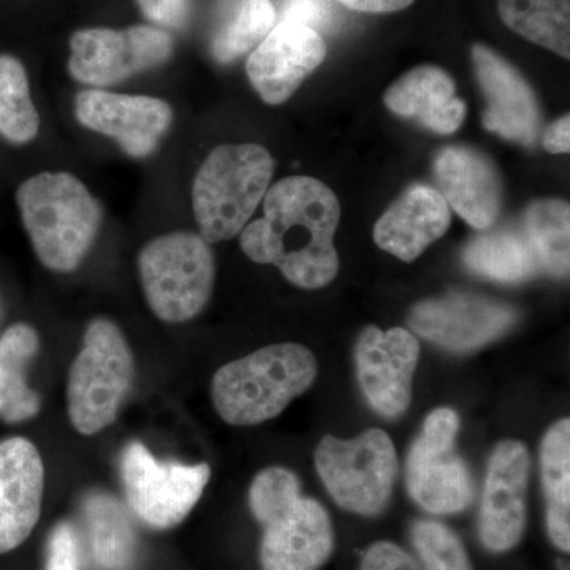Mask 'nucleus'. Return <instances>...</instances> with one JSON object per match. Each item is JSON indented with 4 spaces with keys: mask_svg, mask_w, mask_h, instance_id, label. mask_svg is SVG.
<instances>
[{
    "mask_svg": "<svg viewBox=\"0 0 570 570\" xmlns=\"http://www.w3.org/2000/svg\"><path fill=\"white\" fill-rule=\"evenodd\" d=\"M340 217V202L326 184L291 176L269 187L264 217L246 225L239 245L250 261L275 265L288 283L316 291L340 272L335 247Z\"/></svg>",
    "mask_w": 570,
    "mask_h": 570,
    "instance_id": "1",
    "label": "nucleus"
},
{
    "mask_svg": "<svg viewBox=\"0 0 570 570\" xmlns=\"http://www.w3.org/2000/svg\"><path fill=\"white\" fill-rule=\"evenodd\" d=\"M317 377V360L302 344L266 346L214 374L213 403L228 425L254 426L277 417Z\"/></svg>",
    "mask_w": 570,
    "mask_h": 570,
    "instance_id": "2",
    "label": "nucleus"
},
{
    "mask_svg": "<svg viewBox=\"0 0 570 570\" xmlns=\"http://www.w3.org/2000/svg\"><path fill=\"white\" fill-rule=\"evenodd\" d=\"M22 224L48 269L70 273L85 261L102 223V209L73 175L32 176L17 193Z\"/></svg>",
    "mask_w": 570,
    "mask_h": 570,
    "instance_id": "3",
    "label": "nucleus"
},
{
    "mask_svg": "<svg viewBox=\"0 0 570 570\" xmlns=\"http://www.w3.org/2000/svg\"><path fill=\"white\" fill-rule=\"evenodd\" d=\"M275 160L261 145L213 149L195 176L193 208L206 243L227 242L245 230L269 189Z\"/></svg>",
    "mask_w": 570,
    "mask_h": 570,
    "instance_id": "4",
    "label": "nucleus"
},
{
    "mask_svg": "<svg viewBox=\"0 0 570 570\" xmlns=\"http://www.w3.org/2000/svg\"><path fill=\"white\" fill-rule=\"evenodd\" d=\"M134 356L121 330L107 318L89 324L80 354L69 373V415L80 434L110 426L132 387Z\"/></svg>",
    "mask_w": 570,
    "mask_h": 570,
    "instance_id": "5",
    "label": "nucleus"
},
{
    "mask_svg": "<svg viewBox=\"0 0 570 570\" xmlns=\"http://www.w3.org/2000/svg\"><path fill=\"white\" fill-rule=\"evenodd\" d=\"M138 269L149 307L168 324L197 317L212 298L216 265L200 235L175 232L153 239L138 255Z\"/></svg>",
    "mask_w": 570,
    "mask_h": 570,
    "instance_id": "6",
    "label": "nucleus"
},
{
    "mask_svg": "<svg viewBox=\"0 0 570 570\" xmlns=\"http://www.w3.org/2000/svg\"><path fill=\"white\" fill-rule=\"evenodd\" d=\"M314 460L325 489L340 508L363 517L379 515L387 508L397 456L385 431L371 428L348 441L325 436Z\"/></svg>",
    "mask_w": 570,
    "mask_h": 570,
    "instance_id": "7",
    "label": "nucleus"
},
{
    "mask_svg": "<svg viewBox=\"0 0 570 570\" xmlns=\"http://www.w3.org/2000/svg\"><path fill=\"white\" fill-rule=\"evenodd\" d=\"M460 417L449 407L428 415L407 456L406 483L411 498L434 515H452L471 505L474 482L468 464L455 452Z\"/></svg>",
    "mask_w": 570,
    "mask_h": 570,
    "instance_id": "8",
    "label": "nucleus"
},
{
    "mask_svg": "<svg viewBox=\"0 0 570 570\" xmlns=\"http://www.w3.org/2000/svg\"><path fill=\"white\" fill-rule=\"evenodd\" d=\"M121 474L135 515L156 530H170L193 512L212 469L206 463H160L145 445L134 442L124 452Z\"/></svg>",
    "mask_w": 570,
    "mask_h": 570,
    "instance_id": "9",
    "label": "nucleus"
},
{
    "mask_svg": "<svg viewBox=\"0 0 570 570\" xmlns=\"http://www.w3.org/2000/svg\"><path fill=\"white\" fill-rule=\"evenodd\" d=\"M69 71L88 86L118 85L140 71L163 66L174 52V41L153 26L115 31L94 28L75 32L70 39Z\"/></svg>",
    "mask_w": 570,
    "mask_h": 570,
    "instance_id": "10",
    "label": "nucleus"
},
{
    "mask_svg": "<svg viewBox=\"0 0 570 570\" xmlns=\"http://www.w3.org/2000/svg\"><path fill=\"white\" fill-rule=\"evenodd\" d=\"M515 307L474 294H449L419 303L409 316L417 335L453 352L475 351L509 332Z\"/></svg>",
    "mask_w": 570,
    "mask_h": 570,
    "instance_id": "11",
    "label": "nucleus"
},
{
    "mask_svg": "<svg viewBox=\"0 0 570 570\" xmlns=\"http://www.w3.org/2000/svg\"><path fill=\"white\" fill-rule=\"evenodd\" d=\"M419 356L417 337L407 330L382 332L370 325L360 333L355 344L356 376L367 403L382 417H400L407 411Z\"/></svg>",
    "mask_w": 570,
    "mask_h": 570,
    "instance_id": "12",
    "label": "nucleus"
},
{
    "mask_svg": "<svg viewBox=\"0 0 570 570\" xmlns=\"http://www.w3.org/2000/svg\"><path fill=\"white\" fill-rule=\"evenodd\" d=\"M531 460L519 441L494 448L480 509V540L493 553L515 549L527 530V491Z\"/></svg>",
    "mask_w": 570,
    "mask_h": 570,
    "instance_id": "13",
    "label": "nucleus"
},
{
    "mask_svg": "<svg viewBox=\"0 0 570 570\" xmlns=\"http://www.w3.org/2000/svg\"><path fill=\"white\" fill-rule=\"evenodd\" d=\"M471 55L475 78L485 96L483 127L505 140L534 148L542 134V112L530 82L485 45H474Z\"/></svg>",
    "mask_w": 570,
    "mask_h": 570,
    "instance_id": "14",
    "label": "nucleus"
},
{
    "mask_svg": "<svg viewBox=\"0 0 570 570\" xmlns=\"http://www.w3.org/2000/svg\"><path fill=\"white\" fill-rule=\"evenodd\" d=\"M321 33L294 21H276L246 62L247 77L268 105L287 102L296 89L324 62Z\"/></svg>",
    "mask_w": 570,
    "mask_h": 570,
    "instance_id": "15",
    "label": "nucleus"
},
{
    "mask_svg": "<svg viewBox=\"0 0 570 570\" xmlns=\"http://www.w3.org/2000/svg\"><path fill=\"white\" fill-rule=\"evenodd\" d=\"M77 119L94 132L107 135L129 156H149L174 121V111L164 100L86 89L75 100Z\"/></svg>",
    "mask_w": 570,
    "mask_h": 570,
    "instance_id": "16",
    "label": "nucleus"
},
{
    "mask_svg": "<svg viewBox=\"0 0 570 570\" xmlns=\"http://www.w3.org/2000/svg\"><path fill=\"white\" fill-rule=\"evenodd\" d=\"M264 528L261 546L264 570H318L335 549L332 520L314 499H296Z\"/></svg>",
    "mask_w": 570,
    "mask_h": 570,
    "instance_id": "17",
    "label": "nucleus"
},
{
    "mask_svg": "<svg viewBox=\"0 0 570 570\" xmlns=\"http://www.w3.org/2000/svg\"><path fill=\"white\" fill-rule=\"evenodd\" d=\"M433 171L438 193L461 219L478 230H489L497 224L502 184L485 154L469 146H448L434 159Z\"/></svg>",
    "mask_w": 570,
    "mask_h": 570,
    "instance_id": "18",
    "label": "nucleus"
},
{
    "mask_svg": "<svg viewBox=\"0 0 570 570\" xmlns=\"http://www.w3.org/2000/svg\"><path fill=\"white\" fill-rule=\"evenodd\" d=\"M45 469L24 438L0 442V553L20 547L40 519Z\"/></svg>",
    "mask_w": 570,
    "mask_h": 570,
    "instance_id": "19",
    "label": "nucleus"
},
{
    "mask_svg": "<svg viewBox=\"0 0 570 570\" xmlns=\"http://www.w3.org/2000/svg\"><path fill=\"white\" fill-rule=\"evenodd\" d=\"M452 214L434 187L414 184L374 225V242L400 261H417L428 246L448 234Z\"/></svg>",
    "mask_w": 570,
    "mask_h": 570,
    "instance_id": "20",
    "label": "nucleus"
},
{
    "mask_svg": "<svg viewBox=\"0 0 570 570\" xmlns=\"http://www.w3.org/2000/svg\"><path fill=\"white\" fill-rule=\"evenodd\" d=\"M384 102L396 116L415 119L434 134L456 132L466 118V105L456 97L455 81L434 66L407 71L390 86Z\"/></svg>",
    "mask_w": 570,
    "mask_h": 570,
    "instance_id": "21",
    "label": "nucleus"
},
{
    "mask_svg": "<svg viewBox=\"0 0 570 570\" xmlns=\"http://www.w3.org/2000/svg\"><path fill=\"white\" fill-rule=\"evenodd\" d=\"M463 262L475 275L515 284L542 272L523 228L502 227L475 236L463 250Z\"/></svg>",
    "mask_w": 570,
    "mask_h": 570,
    "instance_id": "22",
    "label": "nucleus"
},
{
    "mask_svg": "<svg viewBox=\"0 0 570 570\" xmlns=\"http://www.w3.org/2000/svg\"><path fill=\"white\" fill-rule=\"evenodd\" d=\"M39 351L32 326H10L0 337V419L22 422L39 414L40 397L26 382V366Z\"/></svg>",
    "mask_w": 570,
    "mask_h": 570,
    "instance_id": "23",
    "label": "nucleus"
},
{
    "mask_svg": "<svg viewBox=\"0 0 570 570\" xmlns=\"http://www.w3.org/2000/svg\"><path fill=\"white\" fill-rule=\"evenodd\" d=\"M276 24L272 0H217L212 36V55L230 63L254 50Z\"/></svg>",
    "mask_w": 570,
    "mask_h": 570,
    "instance_id": "24",
    "label": "nucleus"
},
{
    "mask_svg": "<svg viewBox=\"0 0 570 570\" xmlns=\"http://www.w3.org/2000/svg\"><path fill=\"white\" fill-rule=\"evenodd\" d=\"M89 551L97 568L127 570L132 566L137 542L126 510L111 494L94 493L82 505Z\"/></svg>",
    "mask_w": 570,
    "mask_h": 570,
    "instance_id": "25",
    "label": "nucleus"
},
{
    "mask_svg": "<svg viewBox=\"0 0 570 570\" xmlns=\"http://www.w3.org/2000/svg\"><path fill=\"white\" fill-rule=\"evenodd\" d=\"M547 530L558 549L570 550V422L562 419L547 431L540 449Z\"/></svg>",
    "mask_w": 570,
    "mask_h": 570,
    "instance_id": "26",
    "label": "nucleus"
},
{
    "mask_svg": "<svg viewBox=\"0 0 570 570\" xmlns=\"http://www.w3.org/2000/svg\"><path fill=\"white\" fill-rule=\"evenodd\" d=\"M498 11L510 31L570 58V0H498Z\"/></svg>",
    "mask_w": 570,
    "mask_h": 570,
    "instance_id": "27",
    "label": "nucleus"
},
{
    "mask_svg": "<svg viewBox=\"0 0 570 570\" xmlns=\"http://www.w3.org/2000/svg\"><path fill=\"white\" fill-rule=\"evenodd\" d=\"M523 232L543 272L568 277L570 258V206L564 200H535L523 217Z\"/></svg>",
    "mask_w": 570,
    "mask_h": 570,
    "instance_id": "28",
    "label": "nucleus"
},
{
    "mask_svg": "<svg viewBox=\"0 0 570 570\" xmlns=\"http://www.w3.org/2000/svg\"><path fill=\"white\" fill-rule=\"evenodd\" d=\"M40 116L29 91L24 66L13 56H0V135L24 145L37 137Z\"/></svg>",
    "mask_w": 570,
    "mask_h": 570,
    "instance_id": "29",
    "label": "nucleus"
},
{
    "mask_svg": "<svg viewBox=\"0 0 570 570\" xmlns=\"http://www.w3.org/2000/svg\"><path fill=\"white\" fill-rule=\"evenodd\" d=\"M412 542L425 570H474L466 549L452 530L438 521H417Z\"/></svg>",
    "mask_w": 570,
    "mask_h": 570,
    "instance_id": "30",
    "label": "nucleus"
},
{
    "mask_svg": "<svg viewBox=\"0 0 570 570\" xmlns=\"http://www.w3.org/2000/svg\"><path fill=\"white\" fill-rule=\"evenodd\" d=\"M302 498L299 480L284 468H268L258 472L249 490V505L255 520L264 527L277 513L291 508Z\"/></svg>",
    "mask_w": 570,
    "mask_h": 570,
    "instance_id": "31",
    "label": "nucleus"
},
{
    "mask_svg": "<svg viewBox=\"0 0 570 570\" xmlns=\"http://www.w3.org/2000/svg\"><path fill=\"white\" fill-rule=\"evenodd\" d=\"M333 20L330 0H279L276 21H294L321 33Z\"/></svg>",
    "mask_w": 570,
    "mask_h": 570,
    "instance_id": "32",
    "label": "nucleus"
},
{
    "mask_svg": "<svg viewBox=\"0 0 570 570\" xmlns=\"http://www.w3.org/2000/svg\"><path fill=\"white\" fill-rule=\"evenodd\" d=\"M47 570H81L77 534L70 523H61L51 532Z\"/></svg>",
    "mask_w": 570,
    "mask_h": 570,
    "instance_id": "33",
    "label": "nucleus"
},
{
    "mask_svg": "<svg viewBox=\"0 0 570 570\" xmlns=\"http://www.w3.org/2000/svg\"><path fill=\"white\" fill-rule=\"evenodd\" d=\"M138 6L154 24L183 29L193 10V0H137Z\"/></svg>",
    "mask_w": 570,
    "mask_h": 570,
    "instance_id": "34",
    "label": "nucleus"
},
{
    "mask_svg": "<svg viewBox=\"0 0 570 570\" xmlns=\"http://www.w3.org/2000/svg\"><path fill=\"white\" fill-rule=\"evenodd\" d=\"M362 570H423L406 550L392 542H377L367 549Z\"/></svg>",
    "mask_w": 570,
    "mask_h": 570,
    "instance_id": "35",
    "label": "nucleus"
},
{
    "mask_svg": "<svg viewBox=\"0 0 570 570\" xmlns=\"http://www.w3.org/2000/svg\"><path fill=\"white\" fill-rule=\"evenodd\" d=\"M543 148L550 154H568L570 151V116H561L547 127L542 137Z\"/></svg>",
    "mask_w": 570,
    "mask_h": 570,
    "instance_id": "36",
    "label": "nucleus"
},
{
    "mask_svg": "<svg viewBox=\"0 0 570 570\" xmlns=\"http://www.w3.org/2000/svg\"><path fill=\"white\" fill-rule=\"evenodd\" d=\"M336 2L360 13L385 14L407 9L415 0H336Z\"/></svg>",
    "mask_w": 570,
    "mask_h": 570,
    "instance_id": "37",
    "label": "nucleus"
}]
</instances>
